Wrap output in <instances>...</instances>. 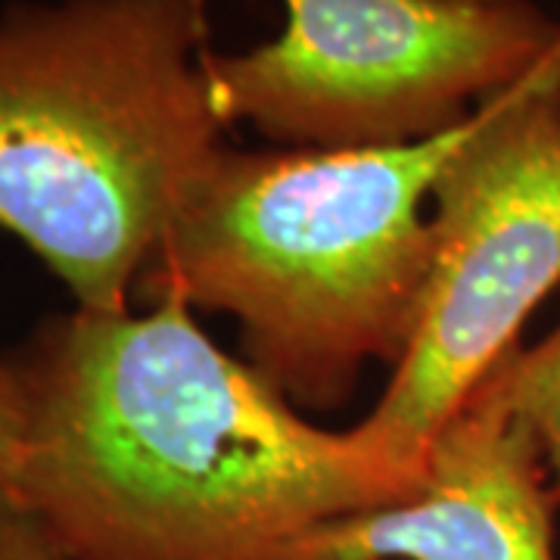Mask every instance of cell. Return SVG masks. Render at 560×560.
Masks as SVG:
<instances>
[{
  "instance_id": "obj_1",
  "label": "cell",
  "mask_w": 560,
  "mask_h": 560,
  "mask_svg": "<svg viewBox=\"0 0 560 560\" xmlns=\"http://www.w3.org/2000/svg\"><path fill=\"white\" fill-rule=\"evenodd\" d=\"M16 499L66 560H290L327 523L411 495L355 430L305 420L194 308L44 320L10 359Z\"/></svg>"
},
{
  "instance_id": "obj_2",
  "label": "cell",
  "mask_w": 560,
  "mask_h": 560,
  "mask_svg": "<svg viewBox=\"0 0 560 560\" xmlns=\"http://www.w3.org/2000/svg\"><path fill=\"white\" fill-rule=\"evenodd\" d=\"M474 119L389 150H241L206 165L140 300L231 315L241 359L287 401L337 411L368 364L396 368L433 268L427 200Z\"/></svg>"
},
{
  "instance_id": "obj_3",
  "label": "cell",
  "mask_w": 560,
  "mask_h": 560,
  "mask_svg": "<svg viewBox=\"0 0 560 560\" xmlns=\"http://www.w3.org/2000/svg\"><path fill=\"white\" fill-rule=\"evenodd\" d=\"M206 0H16L0 13V228L79 308L128 312L219 153Z\"/></svg>"
},
{
  "instance_id": "obj_4",
  "label": "cell",
  "mask_w": 560,
  "mask_h": 560,
  "mask_svg": "<svg viewBox=\"0 0 560 560\" xmlns=\"http://www.w3.org/2000/svg\"><path fill=\"white\" fill-rule=\"evenodd\" d=\"M433 268L418 327L381 401L352 427L420 480L440 430L560 283V40L477 109L433 187Z\"/></svg>"
},
{
  "instance_id": "obj_5",
  "label": "cell",
  "mask_w": 560,
  "mask_h": 560,
  "mask_svg": "<svg viewBox=\"0 0 560 560\" xmlns=\"http://www.w3.org/2000/svg\"><path fill=\"white\" fill-rule=\"evenodd\" d=\"M275 40L202 54L221 128L287 150H389L460 128L560 40L526 0H280Z\"/></svg>"
},
{
  "instance_id": "obj_6",
  "label": "cell",
  "mask_w": 560,
  "mask_h": 560,
  "mask_svg": "<svg viewBox=\"0 0 560 560\" xmlns=\"http://www.w3.org/2000/svg\"><path fill=\"white\" fill-rule=\"evenodd\" d=\"M558 504L492 368L427 448L411 495L320 526L290 560H558Z\"/></svg>"
},
{
  "instance_id": "obj_7",
  "label": "cell",
  "mask_w": 560,
  "mask_h": 560,
  "mask_svg": "<svg viewBox=\"0 0 560 560\" xmlns=\"http://www.w3.org/2000/svg\"><path fill=\"white\" fill-rule=\"evenodd\" d=\"M508 408L539 440L545 467L560 499V327L533 349H511L495 364Z\"/></svg>"
},
{
  "instance_id": "obj_8",
  "label": "cell",
  "mask_w": 560,
  "mask_h": 560,
  "mask_svg": "<svg viewBox=\"0 0 560 560\" xmlns=\"http://www.w3.org/2000/svg\"><path fill=\"white\" fill-rule=\"evenodd\" d=\"M22 442H25V408H22L20 381L10 361H0V508L20 504L16 480H20Z\"/></svg>"
},
{
  "instance_id": "obj_9",
  "label": "cell",
  "mask_w": 560,
  "mask_h": 560,
  "mask_svg": "<svg viewBox=\"0 0 560 560\" xmlns=\"http://www.w3.org/2000/svg\"><path fill=\"white\" fill-rule=\"evenodd\" d=\"M0 560H66L38 521L22 508H0Z\"/></svg>"
},
{
  "instance_id": "obj_10",
  "label": "cell",
  "mask_w": 560,
  "mask_h": 560,
  "mask_svg": "<svg viewBox=\"0 0 560 560\" xmlns=\"http://www.w3.org/2000/svg\"><path fill=\"white\" fill-rule=\"evenodd\" d=\"M467 3H504V0H467Z\"/></svg>"
}]
</instances>
